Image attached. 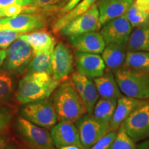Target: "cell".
<instances>
[{
    "label": "cell",
    "instance_id": "obj_1",
    "mask_svg": "<svg viewBox=\"0 0 149 149\" xmlns=\"http://www.w3.org/2000/svg\"><path fill=\"white\" fill-rule=\"evenodd\" d=\"M60 82L54 79L53 74L29 72L19 83L17 100L21 104L46 100L59 86Z\"/></svg>",
    "mask_w": 149,
    "mask_h": 149
},
{
    "label": "cell",
    "instance_id": "obj_2",
    "mask_svg": "<svg viewBox=\"0 0 149 149\" xmlns=\"http://www.w3.org/2000/svg\"><path fill=\"white\" fill-rule=\"evenodd\" d=\"M53 104L59 121L73 123L87 113L82 98L72 80L65 81L56 88Z\"/></svg>",
    "mask_w": 149,
    "mask_h": 149
},
{
    "label": "cell",
    "instance_id": "obj_3",
    "mask_svg": "<svg viewBox=\"0 0 149 149\" xmlns=\"http://www.w3.org/2000/svg\"><path fill=\"white\" fill-rule=\"evenodd\" d=\"M115 77L121 92L126 96L142 100L149 99V72L125 67L117 70Z\"/></svg>",
    "mask_w": 149,
    "mask_h": 149
},
{
    "label": "cell",
    "instance_id": "obj_4",
    "mask_svg": "<svg viewBox=\"0 0 149 149\" xmlns=\"http://www.w3.org/2000/svg\"><path fill=\"white\" fill-rule=\"evenodd\" d=\"M20 112L24 118L41 127H53L58 120L53 104L46 100L24 104Z\"/></svg>",
    "mask_w": 149,
    "mask_h": 149
},
{
    "label": "cell",
    "instance_id": "obj_5",
    "mask_svg": "<svg viewBox=\"0 0 149 149\" xmlns=\"http://www.w3.org/2000/svg\"><path fill=\"white\" fill-rule=\"evenodd\" d=\"M80 141L85 149L90 148L111 130L110 124L100 122L93 115L85 114L76 121Z\"/></svg>",
    "mask_w": 149,
    "mask_h": 149
},
{
    "label": "cell",
    "instance_id": "obj_6",
    "mask_svg": "<svg viewBox=\"0 0 149 149\" xmlns=\"http://www.w3.org/2000/svg\"><path fill=\"white\" fill-rule=\"evenodd\" d=\"M33 56V51L31 46L19 38L6 50L2 69L10 72H22L28 66Z\"/></svg>",
    "mask_w": 149,
    "mask_h": 149
},
{
    "label": "cell",
    "instance_id": "obj_7",
    "mask_svg": "<svg viewBox=\"0 0 149 149\" xmlns=\"http://www.w3.org/2000/svg\"><path fill=\"white\" fill-rule=\"evenodd\" d=\"M120 126L135 142L149 138V102L135 110Z\"/></svg>",
    "mask_w": 149,
    "mask_h": 149
},
{
    "label": "cell",
    "instance_id": "obj_8",
    "mask_svg": "<svg viewBox=\"0 0 149 149\" xmlns=\"http://www.w3.org/2000/svg\"><path fill=\"white\" fill-rule=\"evenodd\" d=\"M46 24V16L42 13H23L0 18V30H8L20 33L42 29Z\"/></svg>",
    "mask_w": 149,
    "mask_h": 149
},
{
    "label": "cell",
    "instance_id": "obj_9",
    "mask_svg": "<svg viewBox=\"0 0 149 149\" xmlns=\"http://www.w3.org/2000/svg\"><path fill=\"white\" fill-rule=\"evenodd\" d=\"M100 13L95 3L84 13L72 19L59 31L65 37H70L84 33L97 31L101 28Z\"/></svg>",
    "mask_w": 149,
    "mask_h": 149
},
{
    "label": "cell",
    "instance_id": "obj_10",
    "mask_svg": "<svg viewBox=\"0 0 149 149\" xmlns=\"http://www.w3.org/2000/svg\"><path fill=\"white\" fill-rule=\"evenodd\" d=\"M17 130L22 137L34 146L44 148H54L55 144L51 133L33 124L25 118L19 117L17 121Z\"/></svg>",
    "mask_w": 149,
    "mask_h": 149
},
{
    "label": "cell",
    "instance_id": "obj_11",
    "mask_svg": "<svg viewBox=\"0 0 149 149\" xmlns=\"http://www.w3.org/2000/svg\"><path fill=\"white\" fill-rule=\"evenodd\" d=\"M132 28L125 14L104 24L100 33L106 45L111 44L125 45L132 33Z\"/></svg>",
    "mask_w": 149,
    "mask_h": 149
},
{
    "label": "cell",
    "instance_id": "obj_12",
    "mask_svg": "<svg viewBox=\"0 0 149 149\" xmlns=\"http://www.w3.org/2000/svg\"><path fill=\"white\" fill-rule=\"evenodd\" d=\"M73 56L71 51L64 43L60 42L55 46L52 52L53 77L61 81L73 70Z\"/></svg>",
    "mask_w": 149,
    "mask_h": 149
},
{
    "label": "cell",
    "instance_id": "obj_13",
    "mask_svg": "<svg viewBox=\"0 0 149 149\" xmlns=\"http://www.w3.org/2000/svg\"><path fill=\"white\" fill-rule=\"evenodd\" d=\"M51 135L54 144L58 149L70 145L84 148L80 141L79 130L72 122L59 121L52 128Z\"/></svg>",
    "mask_w": 149,
    "mask_h": 149
},
{
    "label": "cell",
    "instance_id": "obj_14",
    "mask_svg": "<svg viewBox=\"0 0 149 149\" xmlns=\"http://www.w3.org/2000/svg\"><path fill=\"white\" fill-rule=\"evenodd\" d=\"M75 64L78 72L86 77L94 79L104 74L106 65L99 54L77 52Z\"/></svg>",
    "mask_w": 149,
    "mask_h": 149
},
{
    "label": "cell",
    "instance_id": "obj_15",
    "mask_svg": "<svg viewBox=\"0 0 149 149\" xmlns=\"http://www.w3.org/2000/svg\"><path fill=\"white\" fill-rule=\"evenodd\" d=\"M69 42L77 52L82 53L100 54L106 46L102 34L97 31L70 36Z\"/></svg>",
    "mask_w": 149,
    "mask_h": 149
},
{
    "label": "cell",
    "instance_id": "obj_16",
    "mask_svg": "<svg viewBox=\"0 0 149 149\" xmlns=\"http://www.w3.org/2000/svg\"><path fill=\"white\" fill-rule=\"evenodd\" d=\"M145 102V100L133 98L126 95H122L120 98L117 99L114 114L110 122L111 130L117 131L122 123L130 116V115Z\"/></svg>",
    "mask_w": 149,
    "mask_h": 149
},
{
    "label": "cell",
    "instance_id": "obj_17",
    "mask_svg": "<svg viewBox=\"0 0 149 149\" xmlns=\"http://www.w3.org/2000/svg\"><path fill=\"white\" fill-rule=\"evenodd\" d=\"M19 38L24 40L32 48L33 54L52 53L56 46V40L46 30H37L24 33Z\"/></svg>",
    "mask_w": 149,
    "mask_h": 149
},
{
    "label": "cell",
    "instance_id": "obj_18",
    "mask_svg": "<svg viewBox=\"0 0 149 149\" xmlns=\"http://www.w3.org/2000/svg\"><path fill=\"white\" fill-rule=\"evenodd\" d=\"M133 2V0H102L97 6L101 26L125 15Z\"/></svg>",
    "mask_w": 149,
    "mask_h": 149
},
{
    "label": "cell",
    "instance_id": "obj_19",
    "mask_svg": "<svg viewBox=\"0 0 149 149\" xmlns=\"http://www.w3.org/2000/svg\"><path fill=\"white\" fill-rule=\"evenodd\" d=\"M97 90L102 98L117 100L122 95L116 79L113 74L105 73L93 79Z\"/></svg>",
    "mask_w": 149,
    "mask_h": 149
},
{
    "label": "cell",
    "instance_id": "obj_20",
    "mask_svg": "<svg viewBox=\"0 0 149 149\" xmlns=\"http://www.w3.org/2000/svg\"><path fill=\"white\" fill-rule=\"evenodd\" d=\"M124 46L116 44L106 45L102 53V57L109 69L118 70L124 63L126 54Z\"/></svg>",
    "mask_w": 149,
    "mask_h": 149
},
{
    "label": "cell",
    "instance_id": "obj_21",
    "mask_svg": "<svg viewBox=\"0 0 149 149\" xmlns=\"http://www.w3.org/2000/svg\"><path fill=\"white\" fill-rule=\"evenodd\" d=\"M127 46L129 51L149 53V24L134 30L130 35Z\"/></svg>",
    "mask_w": 149,
    "mask_h": 149
},
{
    "label": "cell",
    "instance_id": "obj_22",
    "mask_svg": "<svg viewBox=\"0 0 149 149\" xmlns=\"http://www.w3.org/2000/svg\"><path fill=\"white\" fill-rule=\"evenodd\" d=\"M98 0H81L71 10L60 17L57 18V19L54 22L53 27H52L53 32L55 33H59L64 26L68 24L79 15L84 13L87 10H88Z\"/></svg>",
    "mask_w": 149,
    "mask_h": 149
},
{
    "label": "cell",
    "instance_id": "obj_23",
    "mask_svg": "<svg viewBox=\"0 0 149 149\" xmlns=\"http://www.w3.org/2000/svg\"><path fill=\"white\" fill-rule=\"evenodd\" d=\"M117 100L101 98L98 100L93 111V116L100 122L110 124L116 108Z\"/></svg>",
    "mask_w": 149,
    "mask_h": 149
},
{
    "label": "cell",
    "instance_id": "obj_24",
    "mask_svg": "<svg viewBox=\"0 0 149 149\" xmlns=\"http://www.w3.org/2000/svg\"><path fill=\"white\" fill-rule=\"evenodd\" d=\"M27 69L29 72H44L53 74L52 53L33 54Z\"/></svg>",
    "mask_w": 149,
    "mask_h": 149
},
{
    "label": "cell",
    "instance_id": "obj_25",
    "mask_svg": "<svg viewBox=\"0 0 149 149\" xmlns=\"http://www.w3.org/2000/svg\"><path fill=\"white\" fill-rule=\"evenodd\" d=\"M126 68L149 72V53L144 51H128L124 61Z\"/></svg>",
    "mask_w": 149,
    "mask_h": 149
},
{
    "label": "cell",
    "instance_id": "obj_26",
    "mask_svg": "<svg viewBox=\"0 0 149 149\" xmlns=\"http://www.w3.org/2000/svg\"><path fill=\"white\" fill-rule=\"evenodd\" d=\"M100 95L97 90L94 81L91 78L85 76L84 88L81 95L87 113L92 115L95 106L98 101Z\"/></svg>",
    "mask_w": 149,
    "mask_h": 149
},
{
    "label": "cell",
    "instance_id": "obj_27",
    "mask_svg": "<svg viewBox=\"0 0 149 149\" xmlns=\"http://www.w3.org/2000/svg\"><path fill=\"white\" fill-rule=\"evenodd\" d=\"M70 0H36L34 6L39 13L44 15L58 14Z\"/></svg>",
    "mask_w": 149,
    "mask_h": 149
},
{
    "label": "cell",
    "instance_id": "obj_28",
    "mask_svg": "<svg viewBox=\"0 0 149 149\" xmlns=\"http://www.w3.org/2000/svg\"><path fill=\"white\" fill-rule=\"evenodd\" d=\"M109 149H137V145L122 126L117 130V135Z\"/></svg>",
    "mask_w": 149,
    "mask_h": 149
},
{
    "label": "cell",
    "instance_id": "obj_29",
    "mask_svg": "<svg viewBox=\"0 0 149 149\" xmlns=\"http://www.w3.org/2000/svg\"><path fill=\"white\" fill-rule=\"evenodd\" d=\"M126 15L133 28L149 24V15L139 11L134 2L128 8Z\"/></svg>",
    "mask_w": 149,
    "mask_h": 149
},
{
    "label": "cell",
    "instance_id": "obj_30",
    "mask_svg": "<svg viewBox=\"0 0 149 149\" xmlns=\"http://www.w3.org/2000/svg\"><path fill=\"white\" fill-rule=\"evenodd\" d=\"M13 92V82L12 77L6 72H0V102L9 100Z\"/></svg>",
    "mask_w": 149,
    "mask_h": 149
},
{
    "label": "cell",
    "instance_id": "obj_31",
    "mask_svg": "<svg viewBox=\"0 0 149 149\" xmlns=\"http://www.w3.org/2000/svg\"><path fill=\"white\" fill-rule=\"evenodd\" d=\"M4 17H13L23 13H39L37 9L33 6H22L12 4L3 7Z\"/></svg>",
    "mask_w": 149,
    "mask_h": 149
},
{
    "label": "cell",
    "instance_id": "obj_32",
    "mask_svg": "<svg viewBox=\"0 0 149 149\" xmlns=\"http://www.w3.org/2000/svg\"><path fill=\"white\" fill-rule=\"evenodd\" d=\"M24 33H20L8 30H0V48H8L15 41L17 40Z\"/></svg>",
    "mask_w": 149,
    "mask_h": 149
},
{
    "label": "cell",
    "instance_id": "obj_33",
    "mask_svg": "<svg viewBox=\"0 0 149 149\" xmlns=\"http://www.w3.org/2000/svg\"><path fill=\"white\" fill-rule=\"evenodd\" d=\"M117 135L116 130H110L88 149H109Z\"/></svg>",
    "mask_w": 149,
    "mask_h": 149
},
{
    "label": "cell",
    "instance_id": "obj_34",
    "mask_svg": "<svg viewBox=\"0 0 149 149\" xmlns=\"http://www.w3.org/2000/svg\"><path fill=\"white\" fill-rule=\"evenodd\" d=\"M13 114L10 110L0 107V133L5 132L10 124Z\"/></svg>",
    "mask_w": 149,
    "mask_h": 149
},
{
    "label": "cell",
    "instance_id": "obj_35",
    "mask_svg": "<svg viewBox=\"0 0 149 149\" xmlns=\"http://www.w3.org/2000/svg\"><path fill=\"white\" fill-rule=\"evenodd\" d=\"M84 79L85 76L83 75L82 74L79 73V72H74L72 75L71 80L80 96H81L84 88Z\"/></svg>",
    "mask_w": 149,
    "mask_h": 149
},
{
    "label": "cell",
    "instance_id": "obj_36",
    "mask_svg": "<svg viewBox=\"0 0 149 149\" xmlns=\"http://www.w3.org/2000/svg\"><path fill=\"white\" fill-rule=\"evenodd\" d=\"M36 0H0V7L7 6L12 4L22 6H34Z\"/></svg>",
    "mask_w": 149,
    "mask_h": 149
},
{
    "label": "cell",
    "instance_id": "obj_37",
    "mask_svg": "<svg viewBox=\"0 0 149 149\" xmlns=\"http://www.w3.org/2000/svg\"><path fill=\"white\" fill-rule=\"evenodd\" d=\"M134 3L139 11L149 15V0H136Z\"/></svg>",
    "mask_w": 149,
    "mask_h": 149
},
{
    "label": "cell",
    "instance_id": "obj_38",
    "mask_svg": "<svg viewBox=\"0 0 149 149\" xmlns=\"http://www.w3.org/2000/svg\"><path fill=\"white\" fill-rule=\"evenodd\" d=\"M81 1V0H70V2L68 3V4H67L66 6H65L64 8L58 14H57V17H58V18L60 17L61 16H63L64 15L67 13L68 12H69L70 10H71L72 9L74 8V7H75Z\"/></svg>",
    "mask_w": 149,
    "mask_h": 149
},
{
    "label": "cell",
    "instance_id": "obj_39",
    "mask_svg": "<svg viewBox=\"0 0 149 149\" xmlns=\"http://www.w3.org/2000/svg\"><path fill=\"white\" fill-rule=\"evenodd\" d=\"M8 137L5 134V132L0 133V149H5L8 145Z\"/></svg>",
    "mask_w": 149,
    "mask_h": 149
},
{
    "label": "cell",
    "instance_id": "obj_40",
    "mask_svg": "<svg viewBox=\"0 0 149 149\" xmlns=\"http://www.w3.org/2000/svg\"><path fill=\"white\" fill-rule=\"evenodd\" d=\"M137 149H149V138L139 143L137 146Z\"/></svg>",
    "mask_w": 149,
    "mask_h": 149
},
{
    "label": "cell",
    "instance_id": "obj_41",
    "mask_svg": "<svg viewBox=\"0 0 149 149\" xmlns=\"http://www.w3.org/2000/svg\"><path fill=\"white\" fill-rule=\"evenodd\" d=\"M6 56V50L1 49L0 50V68L2 66L3 61L5 60Z\"/></svg>",
    "mask_w": 149,
    "mask_h": 149
},
{
    "label": "cell",
    "instance_id": "obj_42",
    "mask_svg": "<svg viewBox=\"0 0 149 149\" xmlns=\"http://www.w3.org/2000/svg\"><path fill=\"white\" fill-rule=\"evenodd\" d=\"M59 149H85L84 148H81V147L74 146V145H70V146H63Z\"/></svg>",
    "mask_w": 149,
    "mask_h": 149
},
{
    "label": "cell",
    "instance_id": "obj_43",
    "mask_svg": "<svg viewBox=\"0 0 149 149\" xmlns=\"http://www.w3.org/2000/svg\"><path fill=\"white\" fill-rule=\"evenodd\" d=\"M5 149H17V148L13 144H8Z\"/></svg>",
    "mask_w": 149,
    "mask_h": 149
},
{
    "label": "cell",
    "instance_id": "obj_44",
    "mask_svg": "<svg viewBox=\"0 0 149 149\" xmlns=\"http://www.w3.org/2000/svg\"><path fill=\"white\" fill-rule=\"evenodd\" d=\"M1 17H4V16H3V9L1 7H0V18H1Z\"/></svg>",
    "mask_w": 149,
    "mask_h": 149
},
{
    "label": "cell",
    "instance_id": "obj_45",
    "mask_svg": "<svg viewBox=\"0 0 149 149\" xmlns=\"http://www.w3.org/2000/svg\"><path fill=\"white\" fill-rule=\"evenodd\" d=\"M35 148H33L31 149H54V148H40V147H36L35 146Z\"/></svg>",
    "mask_w": 149,
    "mask_h": 149
}]
</instances>
